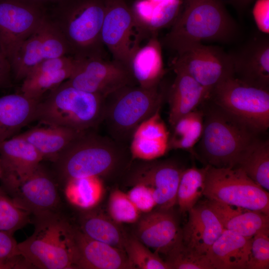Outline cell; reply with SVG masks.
Segmentation results:
<instances>
[{
	"label": "cell",
	"mask_w": 269,
	"mask_h": 269,
	"mask_svg": "<svg viewBox=\"0 0 269 269\" xmlns=\"http://www.w3.org/2000/svg\"><path fill=\"white\" fill-rule=\"evenodd\" d=\"M251 241L224 229L206 254L212 269H247Z\"/></svg>",
	"instance_id": "obj_24"
},
{
	"label": "cell",
	"mask_w": 269,
	"mask_h": 269,
	"mask_svg": "<svg viewBox=\"0 0 269 269\" xmlns=\"http://www.w3.org/2000/svg\"><path fill=\"white\" fill-rule=\"evenodd\" d=\"M206 201L224 229L249 238L261 232H269V215L212 200Z\"/></svg>",
	"instance_id": "obj_26"
},
{
	"label": "cell",
	"mask_w": 269,
	"mask_h": 269,
	"mask_svg": "<svg viewBox=\"0 0 269 269\" xmlns=\"http://www.w3.org/2000/svg\"><path fill=\"white\" fill-rule=\"evenodd\" d=\"M0 181L24 178L35 170L43 158L36 149L20 134L0 143Z\"/></svg>",
	"instance_id": "obj_22"
},
{
	"label": "cell",
	"mask_w": 269,
	"mask_h": 269,
	"mask_svg": "<svg viewBox=\"0 0 269 269\" xmlns=\"http://www.w3.org/2000/svg\"><path fill=\"white\" fill-rule=\"evenodd\" d=\"M167 93L160 83L149 88L127 85L108 95L103 123L109 136L128 145L136 128L161 108Z\"/></svg>",
	"instance_id": "obj_6"
},
{
	"label": "cell",
	"mask_w": 269,
	"mask_h": 269,
	"mask_svg": "<svg viewBox=\"0 0 269 269\" xmlns=\"http://www.w3.org/2000/svg\"><path fill=\"white\" fill-rule=\"evenodd\" d=\"M188 212V221L182 230L183 243L194 252L206 255L224 228L206 201L197 203Z\"/></svg>",
	"instance_id": "obj_19"
},
{
	"label": "cell",
	"mask_w": 269,
	"mask_h": 269,
	"mask_svg": "<svg viewBox=\"0 0 269 269\" xmlns=\"http://www.w3.org/2000/svg\"><path fill=\"white\" fill-rule=\"evenodd\" d=\"M176 77L167 92L169 123L172 128L184 115L195 110L209 96L208 92L191 76L179 69H173Z\"/></svg>",
	"instance_id": "obj_23"
},
{
	"label": "cell",
	"mask_w": 269,
	"mask_h": 269,
	"mask_svg": "<svg viewBox=\"0 0 269 269\" xmlns=\"http://www.w3.org/2000/svg\"><path fill=\"white\" fill-rule=\"evenodd\" d=\"M1 173H2L1 165V162H0V178L1 176Z\"/></svg>",
	"instance_id": "obj_48"
},
{
	"label": "cell",
	"mask_w": 269,
	"mask_h": 269,
	"mask_svg": "<svg viewBox=\"0 0 269 269\" xmlns=\"http://www.w3.org/2000/svg\"><path fill=\"white\" fill-rule=\"evenodd\" d=\"M76 269H134L125 250L94 240L75 227Z\"/></svg>",
	"instance_id": "obj_18"
},
{
	"label": "cell",
	"mask_w": 269,
	"mask_h": 269,
	"mask_svg": "<svg viewBox=\"0 0 269 269\" xmlns=\"http://www.w3.org/2000/svg\"><path fill=\"white\" fill-rule=\"evenodd\" d=\"M110 217L117 223H134L139 218L140 212L128 197L119 189L112 191L108 202Z\"/></svg>",
	"instance_id": "obj_40"
},
{
	"label": "cell",
	"mask_w": 269,
	"mask_h": 269,
	"mask_svg": "<svg viewBox=\"0 0 269 269\" xmlns=\"http://www.w3.org/2000/svg\"><path fill=\"white\" fill-rule=\"evenodd\" d=\"M33 0V1H36L37 2H39V3H43V4H44L47 3V2H56L60 0Z\"/></svg>",
	"instance_id": "obj_47"
},
{
	"label": "cell",
	"mask_w": 269,
	"mask_h": 269,
	"mask_svg": "<svg viewBox=\"0 0 269 269\" xmlns=\"http://www.w3.org/2000/svg\"><path fill=\"white\" fill-rule=\"evenodd\" d=\"M39 101L21 93L0 97V143L35 120Z\"/></svg>",
	"instance_id": "obj_27"
},
{
	"label": "cell",
	"mask_w": 269,
	"mask_h": 269,
	"mask_svg": "<svg viewBox=\"0 0 269 269\" xmlns=\"http://www.w3.org/2000/svg\"><path fill=\"white\" fill-rule=\"evenodd\" d=\"M181 0H138L132 7L137 24L150 36L175 21L182 5Z\"/></svg>",
	"instance_id": "obj_28"
},
{
	"label": "cell",
	"mask_w": 269,
	"mask_h": 269,
	"mask_svg": "<svg viewBox=\"0 0 269 269\" xmlns=\"http://www.w3.org/2000/svg\"><path fill=\"white\" fill-rule=\"evenodd\" d=\"M42 47L44 60L71 55L64 36L52 21L49 15L42 22Z\"/></svg>",
	"instance_id": "obj_39"
},
{
	"label": "cell",
	"mask_w": 269,
	"mask_h": 269,
	"mask_svg": "<svg viewBox=\"0 0 269 269\" xmlns=\"http://www.w3.org/2000/svg\"><path fill=\"white\" fill-rule=\"evenodd\" d=\"M0 182V187L14 203L34 216L62 211L58 185L41 164L24 178Z\"/></svg>",
	"instance_id": "obj_10"
},
{
	"label": "cell",
	"mask_w": 269,
	"mask_h": 269,
	"mask_svg": "<svg viewBox=\"0 0 269 269\" xmlns=\"http://www.w3.org/2000/svg\"><path fill=\"white\" fill-rule=\"evenodd\" d=\"M74 58L66 82L77 89L106 97L125 86L137 85L129 66L121 62L98 56Z\"/></svg>",
	"instance_id": "obj_12"
},
{
	"label": "cell",
	"mask_w": 269,
	"mask_h": 269,
	"mask_svg": "<svg viewBox=\"0 0 269 269\" xmlns=\"http://www.w3.org/2000/svg\"><path fill=\"white\" fill-rule=\"evenodd\" d=\"M79 229L94 240L124 250L127 238L118 223L101 213L86 212L80 219Z\"/></svg>",
	"instance_id": "obj_31"
},
{
	"label": "cell",
	"mask_w": 269,
	"mask_h": 269,
	"mask_svg": "<svg viewBox=\"0 0 269 269\" xmlns=\"http://www.w3.org/2000/svg\"><path fill=\"white\" fill-rule=\"evenodd\" d=\"M269 268V232H261L252 238L247 269Z\"/></svg>",
	"instance_id": "obj_42"
},
{
	"label": "cell",
	"mask_w": 269,
	"mask_h": 269,
	"mask_svg": "<svg viewBox=\"0 0 269 269\" xmlns=\"http://www.w3.org/2000/svg\"><path fill=\"white\" fill-rule=\"evenodd\" d=\"M230 54L235 78L251 86L269 90L268 37L255 36Z\"/></svg>",
	"instance_id": "obj_16"
},
{
	"label": "cell",
	"mask_w": 269,
	"mask_h": 269,
	"mask_svg": "<svg viewBox=\"0 0 269 269\" xmlns=\"http://www.w3.org/2000/svg\"><path fill=\"white\" fill-rule=\"evenodd\" d=\"M42 22L21 43L10 61L12 77L16 81H22L36 66L44 60Z\"/></svg>",
	"instance_id": "obj_32"
},
{
	"label": "cell",
	"mask_w": 269,
	"mask_h": 269,
	"mask_svg": "<svg viewBox=\"0 0 269 269\" xmlns=\"http://www.w3.org/2000/svg\"><path fill=\"white\" fill-rule=\"evenodd\" d=\"M32 234L18 243L29 269H76L75 227L62 211L34 216Z\"/></svg>",
	"instance_id": "obj_3"
},
{
	"label": "cell",
	"mask_w": 269,
	"mask_h": 269,
	"mask_svg": "<svg viewBox=\"0 0 269 269\" xmlns=\"http://www.w3.org/2000/svg\"><path fill=\"white\" fill-rule=\"evenodd\" d=\"M75 59L70 55L46 59L36 66L22 80L20 93L40 100L70 77Z\"/></svg>",
	"instance_id": "obj_20"
},
{
	"label": "cell",
	"mask_w": 269,
	"mask_h": 269,
	"mask_svg": "<svg viewBox=\"0 0 269 269\" xmlns=\"http://www.w3.org/2000/svg\"><path fill=\"white\" fill-rule=\"evenodd\" d=\"M129 68L137 85L149 88L159 85L165 70L161 52V43L156 35L140 45L133 55Z\"/></svg>",
	"instance_id": "obj_25"
},
{
	"label": "cell",
	"mask_w": 269,
	"mask_h": 269,
	"mask_svg": "<svg viewBox=\"0 0 269 269\" xmlns=\"http://www.w3.org/2000/svg\"><path fill=\"white\" fill-rule=\"evenodd\" d=\"M143 160L130 173V181L134 185L142 183L150 187L156 206L171 209L176 204L177 192L183 169L169 161Z\"/></svg>",
	"instance_id": "obj_15"
},
{
	"label": "cell",
	"mask_w": 269,
	"mask_h": 269,
	"mask_svg": "<svg viewBox=\"0 0 269 269\" xmlns=\"http://www.w3.org/2000/svg\"><path fill=\"white\" fill-rule=\"evenodd\" d=\"M256 183L269 190V142L256 137L248 146L236 166Z\"/></svg>",
	"instance_id": "obj_30"
},
{
	"label": "cell",
	"mask_w": 269,
	"mask_h": 269,
	"mask_svg": "<svg viewBox=\"0 0 269 269\" xmlns=\"http://www.w3.org/2000/svg\"><path fill=\"white\" fill-rule=\"evenodd\" d=\"M128 197L140 212L147 213L156 206L152 189L142 184H134L127 193Z\"/></svg>",
	"instance_id": "obj_43"
},
{
	"label": "cell",
	"mask_w": 269,
	"mask_h": 269,
	"mask_svg": "<svg viewBox=\"0 0 269 269\" xmlns=\"http://www.w3.org/2000/svg\"><path fill=\"white\" fill-rule=\"evenodd\" d=\"M12 77L10 63L0 51V88L9 86L11 84Z\"/></svg>",
	"instance_id": "obj_45"
},
{
	"label": "cell",
	"mask_w": 269,
	"mask_h": 269,
	"mask_svg": "<svg viewBox=\"0 0 269 269\" xmlns=\"http://www.w3.org/2000/svg\"><path fill=\"white\" fill-rule=\"evenodd\" d=\"M255 21L263 33H269V0H257L253 10Z\"/></svg>",
	"instance_id": "obj_44"
},
{
	"label": "cell",
	"mask_w": 269,
	"mask_h": 269,
	"mask_svg": "<svg viewBox=\"0 0 269 269\" xmlns=\"http://www.w3.org/2000/svg\"><path fill=\"white\" fill-rule=\"evenodd\" d=\"M64 183L66 199L71 204L84 210L96 206L104 195V185L98 176L72 179Z\"/></svg>",
	"instance_id": "obj_33"
},
{
	"label": "cell",
	"mask_w": 269,
	"mask_h": 269,
	"mask_svg": "<svg viewBox=\"0 0 269 269\" xmlns=\"http://www.w3.org/2000/svg\"><path fill=\"white\" fill-rule=\"evenodd\" d=\"M150 0L156 1L161 0Z\"/></svg>",
	"instance_id": "obj_49"
},
{
	"label": "cell",
	"mask_w": 269,
	"mask_h": 269,
	"mask_svg": "<svg viewBox=\"0 0 269 269\" xmlns=\"http://www.w3.org/2000/svg\"><path fill=\"white\" fill-rule=\"evenodd\" d=\"M238 9L243 10L249 4L255 0H229Z\"/></svg>",
	"instance_id": "obj_46"
},
{
	"label": "cell",
	"mask_w": 269,
	"mask_h": 269,
	"mask_svg": "<svg viewBox=\"0 0 269 269\" xmlns=\"http://www.w3.org/2000/svg\"><path fill=\"white\" fill-rule=\"evenodd\" d=\"M208 165L183 170L177 192L176 204L181 213L188 212L203 195Z\"/></svg>",
	"instance_id": "obj_34"
},
{
	"label": "cell",
	"mask_w": 269,
	"mask_h": 269,
	"mask_svg": "<svg viewBox=\"0 0 269 269\" xmlns=\"http://www.w3.org/2000/svg\"><path fill=\"white\" fill-rule=\"evenodd\" d=\"M171 209H158L146 213L138 221L136 237L155 252L166 255L182 237L179 227Z\"/></svg>",
	"instance_id": "obj_17"
},
{
	"label": "cell",
	"mask_w": 269,
	"mask_h": 269,
	"mask_svg": "<svg viewBox=\"0 0 269 269\" xmlns=\"http://www.w3.org/2000/svg\"><path fill=\"white\" fill-rule=\"evenodd\" d=\"M203 112L200 154L215 167H234L257 134L247 126L213 103Z\"/></svg>",
	"instance_id": "obj_7"
},
{
	"label": "cell",
	"mask_w": 269,
	"mask_h": 269,
	"mask_svg": "<svg viewBox=\"0 0 269 269\" xmlns=\"http://www.w3.org/2000/svg\"><path fill=\"white\" fill-rule=\"evenodd\" d=\"M257 134L269 127V91L232 77L216 86L208 99Z\"/></svg>",
	"instance_id": "obj_8"
},
{
	"label": "cell",
	"mask_w": 269,
	"mask_h": 269,
	"mask_svg": "<svg viewBox=\"0 0 269 269\" xmlns=\"http://www.w3.org/2000/svg\"><path fill=\"white\" fill-rule=\"evenodd\" d=\"M90 131L81 132L54 162L57 175L64 183L75 178L116 174L132 159L127 144Z\"/></svg>",
	"instance_id": "obj_2"
},
{
	"label": "cell",
	"mask_w": 269,
	"mask_h": 269,
	"mask_svg": "<svg viewBox=\"0 0 269 269\" xmlns=\"http://www.w3.org/2000/svg\"><path fill=\"white\" fill-rule=\"evenodd\" d=\"M160 109L143 121L134 131L129 147L132 159L155 160L169 150V132L160 116Z\"/></svg>",
	"instance_id": "obj_21"
},
{
	"label": "cell",
	"mask_w": 269,
	"mask_h": 269,
	"mask_svg": "<svg viewBox=\"0 0 269 269\" xmlns=\"http://www.w3.org/2000/svg\"><path fill=\"white\" fill-rule=\"evenodd\" d=\"M173 69L187 73L209 93L219 84L234 76L231 55L219 46L195 43L172 61Z\"/></svg>",
	"instance_id": "obj_13"
},
{
	"label": "cell",
	"mask_w": 269,
	"mask_h": 269,
	"mask_svg": "<svg viewBox=\"0 0 269 269\" xmlns=\"http://www.w3.org/2000/svg\"><path fill=\"white\" fill-rule=\"evenodd\" d=\"M146 36L137 24L132 7L125 0H106L101 38L113 60L129 66Z\"/></svg>",
	"instance_id": "obj_11"
},
{
	"label": "cell",
	"mask_w": 269,
	"mask_h": 269,
	"mask_svg": "<svg viewBox=\"0 0 269 269\" xmlns=\"http://www.w3.org/2000/svg\"><path fill=\"white\" fill-rule=\"evenodd\" d=\"M182 6L162 41L176 54L203 41L229 43L239 37V26L222 0H183Z\"/></svg>",
	"instance_id": "obj_1"
},
{
	"label": "cell",
	"mask_w": 269,
	"mask_h": 269,
	"mask_svg": "<svg viewBox=\"0 0 269 269\" xmlns=\"http://www.w3.org/2000/svg\"><path fill=\"white\" fill-rule=\"evenodd\" d=\"M106 0H60L50 19L66 39L75 58L104 57L102 28Z\"/></svg>",
	"instance_id": "obj_4"
},
{
	"label": "cell",
	"mask_w": 269,
	"mask_h": 269,
	"mask_svg": "<svg viewBox=\"0 0 269 269\" xmlns=\"http://www.w3.org/2000/svg\"><path fill=\"white\" fill-rule=\"evenodd\" d=\"M169 269H212L206 255L199 254L187 247L181 238L166 255Z\"/></svg>",
	"instance_id": "obj_37"
},
{
	"label": "cell",
	"mask_w": 269,
	"mask_h": 269,
	"mask_svg": "<svg viewBox=\"0 0 269 269\" xmlns=\"http://www.w3.org/2000/svg\"><path fill=\"white\" fill-rule=\"evenodd\" d=\"M124 250L134 269H169L158 253L151 252L136 237H127Z\"/></svg>",
	"instance_id": "obj_36"
},
{
	"label": "cell",
	"mask_w": 269,
	"mask_h": 269,
	"mask_svg": "<svg viewBox=\"0 0 269 269\" xmlns=\"http://www.w3.org/2000/svg\"><path fill=\"white\" fill-rule=\"evenodd\" d=\"M47 15L44 4L32 0H0V51L10 63Z\"/></svg>",
	"instance_id": "obj_14"
},
{
	"label": "cell",
	"mask_w": 269,
	"mask_h": 269,
	"mask_svg": "<svg viewBox=\"0 0 269 269\" xmlns=\"http://www.w3.org/2000/svg\"><path fill=\"white\" fill-rule=\"evenodd\" d=\"M203 111L194 110L179 119L172 127L168 149H190L200 139L203 129Z\"/></svg>",
	"instance_id": "obj_35"
},
{
	"label": "cell",
	"mask_w": 269,
	"mask_h": 269,
	"mask_svg": "<svg viewBox=\"0 0 269 269\" xmlns=\"http://www.w3.org/2000/svg\"><path fill=\"white\" fill-rule=\"evenodd\" d=\"M30 215L17 206L0 187V231L13 235L30 222Z\"/></svg>",
	"instance_id": "obj_38"
},
{
	"label": "cell",
	"mask_w": 269,
	"mask_h": 269,
	"mask_svg": "<svg viewBox=\"0 0 269 269\" xmlns=\"http://www.w3.org/2000/svg\"><path fill=\"white\" fill-rule=\"evenodd\" d=\"M35 127L20 134L38 151L43 159L53 162L81 132L64 127L46 125Z\"/></svg>",
	"instance_id": "obj_29"
},
{
	"label": "cell",
	"mask_w": 269,
	"mask_h": 269,
	"mask_svg": "<svg viewBox=\"0 0 269 269\" xmlns=\"http://www.w3.org/2000/svg\"><path fill=\"white\" fill-rule=\"evenodd\" d=\"M203 195L209 200L269 215V192L240 168L208 165Z\"/></svg>",
	"instance_id": "obj_9"
},
{
	"label": "cell",
	"mask_w": 269,
	"mask_h": 269,
	"mask_svg": "<svg viewBox=\"0 0 269 269\" xmlns=\"http://www.w3.org/2000/svg\"><path fill=\"white\" fill-rule=\"evenodd\" d=\"M13 235L0 231V269H28Z\"/></svg>",
	"instance_id": "obj_41"
},
{
	"label": "cell",
	"mask_w": 269,
	"mask_h": 269,
	"mask_svg": "<svg viewBox=\"0 0 269 269\" xmlns=\"http://www.w3.org/2000/svg\"><path fill=\"white\" fill-rule=\"evenodd\" d=\"M105 97L77 89L66 81L37 104L35 120L45 125L91 130L103 123Z\"/></svg>",
	"instance_id": "obj_5"
}]
</instances>
